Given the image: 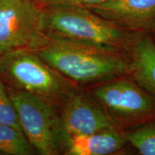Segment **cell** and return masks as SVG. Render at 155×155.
I'll list each match as a JSON object with an SVG mask.
<instances>
[{
	"instance_id": "cell-1",
	"label": "cell",
	"mask_w": 155,
	"mask_h": 155,
	"mask_svg": "<svg viewBox=\"0 0 155 155\" xmlns=\"http://www.w3.org/2000/svg\"><path fill=\"white\" fill-rule=\"evenodd\" d=\"M33 51L80 87L132 73L129 53L105 48L46 35Z\"/></svg>"
},
{
	"instance_id": "cell-2",
	"label": "cell",
	"mask_w": 155,
	"mask_h": 155,
	"mask_svg": "<svg viewBox=\"0 0 155 155\" xmlns=\"http://www.w3.org/2000/svg\"><path fill=\"white\" fill-rule=\"evenodd\" d=\"M48 37L129 53L142 33L119 28L88 7L53 5L43 7Z\"/></svg>"
},
{
	"instance_id": "cell-3",
	"label": "cell",
	"mask_w": 155,
	"mask_h": 155,
	"mask_svg": "<svg viewBox=\"0 0 155 155\" xmlns=\"http://www.w3.org/2000/svg\"><path fill=\"white\" fill-rule=\"evenodd\" d=\"M0 78L8 87L30 93L58 108L80 87L32 50L0 57Z\"/></svg>"
},
{
	"instance_id": "cell-4",
	"label": "cell",
	"mask_w": 155,
	"mask_h": 155,
	"mask_svg": "<svg viewBox=\"0 0 155 155\" xmlns=\"http://www.w3.org/2000/svg\"><path fill=\"white\" fill-rule=\"evenodd\" d=\"M99 103L116 130H134L155 123V97L131 74L83 87Z\"/></svg>"
},
{
	"instance_id": "cell-5",
	"label": "cell",
	"mask_w": 155,
	"mask_h": 155,
	"mask_svg": "<svg viewBox=\"0 0 155 155\" xmlns=\"http://www.w3.org/2000/svg\"><path fill=\"white\" fill-rule=\"evenodd\" d=\"M7 88L22 132L35 152L41 155L64 154L68 137L62 127L58 108L30 93Z\"/></svg>"
},
{
	"instance_id": "cell-6",
	"label": "cell",
	"mask_w": 155,
	"mask_h": 155,
	"mask_svg": "<svg viewBox=\"0 0 155 155\" xmlns=\"http://www.w3.org/2000/svg\"><path fill=\"white\" fill-rule=\"evenodd\" d=\"M45 36L44 9L35 0H0V57L35 50Z\"/></svg>"
},
{
	"instance_id": "cell-7",
	"label": "cell",
	"mask_w": 155,
	"mask_h": 155,
	"mask_svg": "<svg viewBox=\"0 0 155 155\" xmlns=\"http://www.w3.org/2000/svg\"><path fill=\"white\" fill-rule=\"evenodd\" d=\"M68 138L115 129L99 103L86 88L79 87L58 108Z\"/></svg>"
},
{
	"instance_id": "cell-8",
	"label": "cell",
	"mask_w": 155,
	"mask_h": 155,
	"mask_svg": "<svg viewBox=\"0 0 155 155\" xmlns=\"http://www.w3.org/2000/svg\"><path fill=\"white\" fill-rule=\"evenodd\" d=\"M88 8L124 30L155 33V0H111Z\"/></svg>"
},
{
	"instance_id": "cell-9",
	"label": "cell",
	"mask_w": 155,
	"mask_h": 155,
	"mask_svg": "<svg viewBox=\"0 0 155 155\" xmlns=\"http://www.w3.org/2000/svg\"><path fill=\"white\" fill-rule=\"evenodd\" d=\"M134 151L123 132L116 129L68 138L65 155L129 154Z\"/></svg>"
},
{
	"instance_id": "cell-10",
	"label": "cell",
	"mask_w": 155,
	"mask_h": 155,
	"mask_svg": "<svg viewBox=\"0 0 155 155\" xmlns=\"http://www.w3.org/2000/svg\"><path fill=\"white\" fill-rule=\"evenodd\" d=\"M131 75L155 97V40L152 34H141L129 52Z\"/></svg>"
},
{
	"instance_id": "cell-11",
	"label": "cell",
	"mask_w": 155,
	"mask_h": 155,
	"mask_svg": "<svg viewBox=\"0 0 155 155\" xmlns=\"http://www.w3.org/2000/svg\"><path fill=\"white\" fill-rule=\"evenodd\" d=\"M35 152L22 131L0 124V154L31 155Z\"/></svg>"
},
{
	"instance_id": "cell-12",
	"label": "cell",
	"mask_w": 155,
	"mask_h": 155,
	"mask_svg": "<svg viewBox=\"0 0 155 155\" xmlns=\"http://www.w3.org/2000/svg\"><path fill=\"white\" fill-rule=\"evenodd\" d=\"M137 154L155 155V123L124 133Z\"/></svg>"
},
{
	"instance_id": "cell-13",
	"label": "cell",
	"mask_w": 155,
	"mask_h": 155,
	"mask_svg": "<svg viewBox=\"0 0 155 155\" xmlns=\"http://www.w3.org/2000/svg\"><path fill=\"white\" fill-rule=\"evenodd\" d=\"M0 124L11 126L22 132L14 103L9 95L7 85L1 78H0Z\"/></svg>"
},
{
	"instance_id": "cell-14",
	"label": "cell",
	"mask_w": 155,
	"mask_h": 155,
	"mask_svg": "<svg viewBox=\"0 0 155 155\" xmlns=\"http://www.w3.org/2000/svg\"><path fill=\"white\" fill-rule=\"evenodd\" d=\"M42 7L53 5H73L91 7L108 2L111 0H35Z\"/></svg>"
},
{
	"instance_id": "cell-15",
	"label": "cell",
	"mask_w": 155,
	"mask_h": 155,
	"mask_svg": "<svg viewBox=\"0 0 155 155\" xmlns=\"http://www.w3.org/2000/svg\"><path fill=\"white\" fill-rule=\"evenodd\" d=\"M152 35H153V37H154V40H155V33H154V34H152Z\"/></svg>"
}]
</instances>
